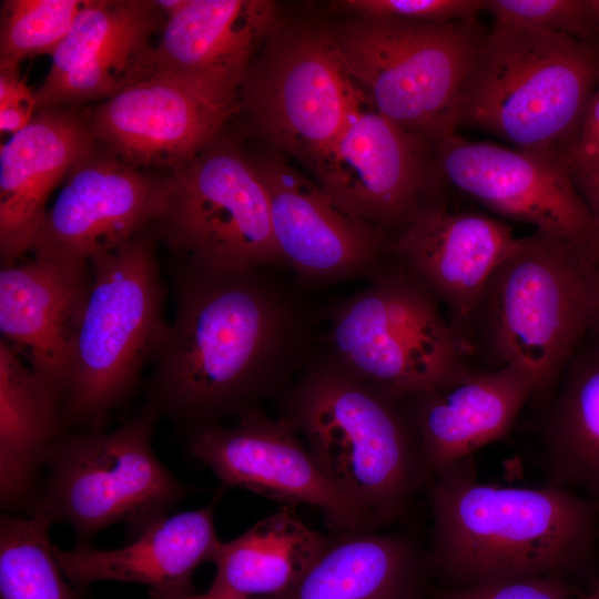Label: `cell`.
<instances>
[{
  "label": "cell",
  "mask_w": 599,
  "mask_h": 599,
  "mask_svg": "<svg viewBox=\"0 0 599 599\" xmlns=\"http://www.w3.org/2000/svg\"><path fill=\"white\" fill-rule=\"evenodd\" d=\"M532 395L531 380L515 366L469 364L439 386L405 398L430 476L507 439Z\"/></svg>",
  "instance_id": "21"
},
{
  "label": "cell",
  "mask_w": 599,
  "mask_h": 599,
  "mask_svg": "<svg viewBox=\"0 0 599 599\" xmlns=\"http://www.w3.org/2000/svg\"><path fill=\"white\" fill-rule=\"evenodd\" d=\"M313 173L343 209L398 232L437 200L443 182L434 150L378 112L361 87L339 134Z\"/></svg>",
  "instance_id": "12"
},
{
  "label": "cell",
  "mask_w": 599,
  "mask_h": 599,
  "mask_svg": "<svg viewBox=\"0 0 599 599\" xmlns=\"http://www.w3.org/2000/svg\"><path fill=\"white\" fill-rule=\"evenodd\" d=\"M590 4H591V8L593 10V13H595V17H596V20H597V24H598V28H599V0H590Z\"/></svg>",
  "instance_id": "40"
},
{
  "label": "cell",
  "mask_w": 599,
  "mask_h": 599,
  "mask_svg": "<svg viewBox=\"0 0 599 599\" xmlns=\"http://www.w3.org/2000/svg\"><path fill=\"white\" fill-rule=\"evenodd\" d=\"M166 324L155 234L148 229L93 258L71 344L63 422L100 432L135 386Z\"/></svg>",
  "instance_id": "6"
},
{
  "label": "cell",
  "mask_w": 599,
  "mask_h": 599,
  "mask_svg": "<svg viewBox=\"0 0 599 599\" xmlns=\"http://www.w3.org/2000/svg\"><path fill=\"white\" fill-rule=\"evenodd\" d=\"M573 180L592 216L599 240V160L585 169L573 171Z\"/></svg>",
  "instance_id": "36"
},
{
  "label": "cell",
  "mask_w": 599,
  "mask_h": 599,
  "mask_svg": "<svg viewBox=\"0 0 599 599\" xmlns=\"http://www.w3.org/2000/svg\"><path fill=\"white\" fill-rule=\"evenodd\" d=\"M599 160V91H596L585 113L571 158L572 172Z\"/></svg>",
  "instance_id": "35"
},
{
  "label": "cell",
  "mask_w": 599,
  "mask_h": 599,
  "mask_svg": "<svg viewBox=\"0 0 599 599\" xmlns=\"http://www.w3.org/2000/svg\"><path fill=\"white\" fill-rule=\"evenodd\" d=\"M94 140L84 115L73 108L40 109L30 123L0 148L1 265L30 251L53 190Z\"/></svg>",
  "instance_id": "23"
},
{
  "label": "cell",
  "mask_w": 599,
  "mask_h": 599,
  "mask_svg": "<svg viewBox=\"0 0 599 599\" xmlns=\"http://www.w3.org/2000/svg\"><path fill=\"white\" fill-rule=\"evenodd\" d=\"M436 599H572L561 577L548 576L447 589Z\"/></svg>",
  "instance_id": "33"
},
{
  "label": "cell",
  "mask_w": 599,
  "mask_h": 599,
  "mask_svg": "<svg viewBox=\"0 0 599 599\" xmlns=\"http://www.w3.org/2000/svg\"><path fill=\"white\" fill-rule=\"evenodd\" d=\"M326 342L331 361L400 399L439 386L471 359L437 300L396 262L329 313Z\"/></svg>",
  "instance_id": "8"
},
{
  "label": "cell",
  "mask_w": 599,
  "mask_h": 599,
  "mask_svg": "<svg viewBox=\"0 0 599 599\" xmlns=\"http://www.w3.org/2000/svg\"><path fill=\"white\" fill-rule=\"evenodd\" d=\"M88 0L1 1L0 67L52 54Z\"/></svg>",
  "instance_id": "30"
},
{
  "label": "cell",
  "mask_w": 599,
  "mask_h": 599,
  "mask_svg": "<svg viewBox=\"0 0 599 599\" xmlns=\"http://www.w3.org/2000/svg\"><path fill=\"white\" fill-rule=\"evenodd\" d=\"M597 91H599V85H598V89H597Z\"/></svg>",
  "instance_id": "41"
},
{
  "label": "cell",
  "mask_w": 599,
  "mask_h": 599,
  "mask_svg": "<svg viewBox=\"0 0 599 599\" xmlns=\"http://www.w3.org/2000/svg\"><path fill=\"white\" fill-rule=\"evenodd\" d=\"M43 514L0 519V599H80L59 567Z\"/></svg>",
  "instance_id": "29"
},
{
  "label": "cell",
  "mask_w": 599,
  "mask_h": 599,
  "mask_svg": "<svg viewBox=\"0 0 599 599\" xmlns=\"http://www.w3.org/2000/svg\"><path fill=\"white\" fill-rule=\"evenodd\" d=\"M164 23L154 0H88L51 54L37 108L108 100L140 80Z\"/></svg>",
  "instance_id": "19"
},
{
  "label": "cell",
  "mask_w": 599,
  "mask_h": 599,
  "mask_svg": "<svg viewBox=\"0 0 599 599\" xmlns=\"http://www.w3.org/2000/svg\"><path fill=\"white\" fill-rule=\"evenodd\" d=\"M59 403L21 356L0 341V500L16 508L33 495L57 441Z\"/></svg>",
  "instance_id": "28"
},
{
  "label": "cell",
  "mask_w": 599,
  "mask_h": 599,
  "mask_svg": "<svg viewBox=\"0 0 599 599\" xmlns=\"http://www.w3.org/2000/svg\"><path fill=\"white\" fill-rule=\"evenodd\" d=\"M175 314L153 353L146 409L195 429L255 407L301 366L309 325L261 270L207 271L185 264Z\"/></svg>",
  "instance_id": "1"
},
{
  "label": "cell",
  "mask_w": 599,
  "mask_h": 599,
  "mask_svg": "<svg viewBox=\"0 0 599 599\" xmlns=\"http://www.w3.org/2000/svg\"><path fill=\"white\" fill-rule=\"evenodd\" d=\"M283 417L377 530L403 519L432 478L405 400L329 358L293 386Z\"/></svg>",
  "instance_id": "3"
},
{
  "label": "cell",
  "mask_w": 599,
  "mask_h": 599,
  "mask_svg": "<svg viewBox=\"0 0 599 599\" xmlns=\"http://www.w3.org/2000/svg\"><path fill=\"white\" fill-rule=\"evenodd\" d=\"M240 109L238 102L154 74L125 87L84 118L97 143L124 162L173 171L215 139Z\"/></svg>",
  "instance_id": "18"
},
{
  "label": "cell",
  "mask_w": 599,
  "mask_h": 599,
  "mask_svg": "<svg viewBox=\"0 0 599 599\" xmlns=\"http://www.w3.org/2000/svg\"><path fill=\"white\" fill-rule=\"evenodd\" d=\"M155 415L143 412L111 433L88 432L57 440L33 512L70 525L83 545L124 524L134 539L169 516L191 488L152 448Z\"/></svg>",
  "instance_id": "9"
},
{
  "label": "cell",
  "mask_w": 599,
  "mask_h": 599,
  "mask_svg": "<svg viewBox=\"0 0 599 599\" xmlns=\"http://www.w3.org/2000/svg\"><path fill=\"white\" fill-rule=\"evenodd\" d=\"M597 296V264L587 250L537 230L516 237L487 285L474 356L487 369H521L531 402L544 407L590 332Z\"/></svg>",
  "instance_id": "4"
},
{
  "label": "cell",
  "mask_w": 599,
  "mask_h": 599,
  "mask_svg": "<svg viewBox=\"0 0 599 599\" xmlns=\"http://www.w3.org/2000/svg\"><path fill=\"white\" fill-rule=\"evenodd\" d=\"M537 426L547 484L599 501V341L589 333Z\"/></svg>",
  "instance_id": "26"
},
{
  "label": "cell",
  "mask_w": 599,
  "mask_h": 599,
  "mask_svg": "<svg viewBox=\"0 0 599 599\" xmlns=\"http://www.w3.org/2000/svg\"><path fill=\"white\" fill-rule=\"evenodd\" d=\"M598 85L599 44L494 24L468 73L458 126H471L516 149L558 156L571 164Z\"/></svg>",
  "instance_id": "5"
},
{
  "label": "cell",
  "mask_w": 599,
  "mask_h": 599,
  "mask_svg": "<svg viewBox=\"0 0 599 599\" xmlns=\"http://www.w3.org/2000/svg\"><path fill=\"white\" fill-rule=\"evenodd\" d=\"M172 184V173L135 167L97 143L69 172L29 252L35 258L87 267L153 226Z\"/></svg>",
  "instance_id": "13"
},
{
  "label": "cell",
  "mask_w": 599,
  "mask_h": 599,
  "mask_svg": "<svg viewBox=\"0 0 599 599\" xmlns=\"http://www.w3.org/2000/svg\"><path fill=\"white\" fill-rule=\"evenodd\" d=\"M495 26L534 29L599 44L590 0H485Z\"/></svg>",
  "instance_id": "31"
},
{
  "label": "cell",
  "mask_w": 599,
  "mask_h": 599,
  "mask_svg": "<svg viewBox=\"0 0 599 599\" xmlns=\"http://www.w3.org/2000/svg\"><path fill=\"white\" fill-rule=\"evenodd\" d=\"M478 18H362L334 31L352 79L373 105L434 148L455 133L464 87L487 35Z\"/></svg>",
  "instance_id": "7"
},
{
  "label": "cell",
  "mask_w": 599,
  "mask_h": 599,
  "mask_svg": "<svg viewBox=\"0 0 599 599\" xmlns=\"http://www.w3.org/2000/svg\"><path fill=\"white\" fill-rule=\"evenodd\" d=\"M34 109V91L21 78L19 67H0L1 133L21 131L30 123Z\"/></svg>",
  "instance_id": "34"
},
{
  "label": "cell",
  "mask_w": 599,
  "mask_h": 599,
  "mask_svg": "<svg viewBox=\"0 0 599 599\" xmlns=\"http://www.w3.org/2000/svg\"><path fill=\"white\" fill-rule=\"evenodd\" d=\"M213 508L212 502L166 516L119 549L82 547L65 551L53 546L54 557L75 588L120 581L144 585L159 593L193 592L195 569L213 561L222 544L214 528Z\"/></svg>",
  "instance_id": "24"
},
{
  "label": "cell",
  "mask_w": 599,
  "mask_h": 599,
  "mask_svg": "<svg viewBox=\"0 0 599 599\" xmlns=\"http://www.w3.org/2000/svg\"><path fill=\"white\" fill-rule=\"evenodd\" d=\"M308 527L291 506L222 542L211 588L244 598H276L291 590L333 542Z\"/></svg>",
  "instance_id": "27"
},
{
  "label": "cell",
  "mask_w": 599,
  "mask_h": 599,
  "mask_svg": "<svg viewBox=\"0 0 599 599\" xmlns=\"http://www.w3.org/2000/svg\"><path fill=\"white\" fill-rule=\"evenodd\" d=\"M433 576L448 589L577 573L599 547V501L546 484L516 487L477 479L471 457L434 475Z\"/></svg>",
  "instance_id": "2"
},
{
  "label": "cell",
  "mask_w": 599,
  "mask_h": 599,
  "mask_svg": "<svg viewBox=\"0 0 599 599\" xmlns=\"http://www.w3.org/2000/svg\"><path fill=\"white\" fill-rule=\"evenodd\" d=\"M189 453L224 485L285 506L317 507L335 534L378 531L369 517L327 478L284 417L273 419L251 408L234 425L195 429Z\"/></svg>",
  "instance_id": "15"
},
{
  "label": "cell",
  "mask_w": 599,
  "mask_h": 599,
  "mask_svg": "<svg viewBox=\"0 0 599 599\" xmlns=\"http://www.w3.org/2000/svg\"><path fill=\"white\" fill-rule=\"evenodd\" d=\"M429 551L402 532L335 534L287 592L262 599H429Z\"/></svg>",
  "instance_id": "25"
},
{
  "label": "cell",
  "mask_w": 599,
  "mask_h": 599,
  "mask_svg": "<svg viewBox=\"0 0 599 599\" xmlns=\"http://www.w3.org/2000/svg\"><path fill=\"white\" fill-rule=\"evenodd\" d=\"M434 155L443 182L500 216L568 238L598 258L596 225L567 160L456 133L440 141Z\"/></svg>",
  "instance_id": "14"
},
{
  "label": "cell",
  "mask_w": 599,
  "mask_h": 599,
  "mask_svg": "<svg viewBox=\"0 0 599 599\" xmlns=\"http://www.w3.org/2000/svg\"><path fill=\"white\" fill-rule=\"evenodd\" d=\"M89 266L31 257L0 271L2 338L62 404Z\"/></svg>",
  "instance_id": "22"
},
{
  "label": "cell",
  "mask_w": 599,
  "mask_h": 599,
  "mask_svg": "<svg viewBox=\"0 0 599 599\" xmlns=\"http://www.w3.org/2000/svg\"><path fill=\"white\" fill-rule=\"evenodd\" d=\"M278 21L268 0H186L165 19L141 79L174 77L217 100L238 102L242 80Z\"/></svg>",
  "instance_id": "20"
},
{
  "label": "cell",
  "mask_w": 599,
  "mask_h": 599,
  "mask_svg": "<svg viewBox=\"0 0 599 599\" xmlns=\"http://www.w3.org/2000/svg\"><path fill=\"white\" fill-rule=\"evenodd\" d=\"M150 598L151 599H262V598H244L236 595H232L226 591L213 589L210 587V589L204 593H195L187 592V593H159L150 591Z\"/></svg>",
  "instance_id": "37"
},
{
  "label": "cell",
  "mask_w": 599,
  "mask_h": 599,
  "mask_svg": "<svg viewBox=\"0 0 599 599\" xmlns=\"http://www.w3.org/2000/svg\"><path fill=\"white\" fill-rule=\"evenodd\" d=\"M515 238L501 220L480 212L453 211L436 200L392 242L395 262L437 300L471 358L487 285Z\"/></svg>",
  "instance_id": "17"
},
{
  "label": "cell",
  "mask_w": 599,
  "mask_h": 599,
  "mask_svg": "<svg viewBox=\"0 0 599 599\" xmlns=\"http://www.w3.org/2000/svg\"><path fill=\"white\" fill-rule=\"evenodd\" d=\"M250 159L267 193L277 248L302 281L372 277L386 266L393 240L385 230L343 209L280 152Z\"/></svg>",
  "instance_id": "16"
},
{
  "label": "cell",
  "mask_w": 599,
  "mask_h": 599,
  "mask_svg": "<svg viewBox=\"0 0 599 599\" xmlns=\"http://www.w3.org/2000/svg\"><path fill=\"white\" fill-rule=\"evenodd\" d=\"M585 599H599V582L586 595Z\"/></svg>",
  "instance_id": "39"
},
{
  "label": "cell",
  "mask_w": 599,
  "mask_h": 599,
  "mask_svg": "<svg viewBox=\"0 0 599 599\" xmlns=\"http://www.w3.org/2000/svg\"><path fill=\"white\" fill-rule=\"evenodd\" d=\"M358 91L334 31L315 22L278 21L242 80L238 103L255 134L313 173Z\"/></svg>",
  "instance_id": "10"
},
{
  "label": "cell",
  "mask_w": 599,
  "mask_h": 599,
  "mask_svg": "<svg viewBox=\"0 0 599 599\" xmlns=\"http://www.w3.org/2000/svg\"><path fill=\"white\" fill-rule=\"evenodd\" d=\"M596 264L598 272V296L589 334L599 341V258L596 260Z\"/></svg>",
  "instance_id": "38"
},
{
  "label": "cell",
  "mask_w": 599,
  "mask_h": 599,
  "mask_svg": "<svg viewBox=\"0 0 599 599\" xmlns=\"http://www.w3.org/2000/svg\"><path fill=\"white\" fill-rule=\"evenodd\" d=\"M332 7L362 18L445 22L478 18L485 0H341Z\"/></svg>",
  "instance_id": "32"
},
{
  "label": "cell",
  "mask_w": 599,
  "mask_h": 599,
  "mask_svg": "<svg viewBox=\"0 0 599 599\" xmlns=\"http://www.w3.org/2000/svg\"><path fill=\"white\" fill-rule=\"evenodd\" d=\"M154 224L186 264L207 271L262 270L284 263L274 240L266 190L248 156L221 133L172 171Z\"/></svg>",
  "instance_id": "11"
}]
</instances>
